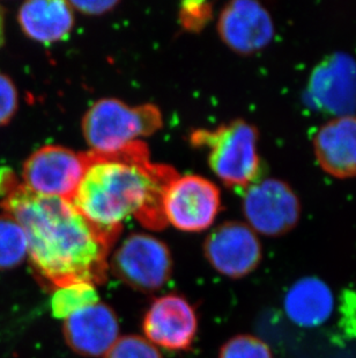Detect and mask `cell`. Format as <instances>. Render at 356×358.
Wrapping results in <instances>:
<instances>
[{
	"label": "cell",
	"mask_w": 356,
	"mask_h": 358,
	"mask_svg": "<svg viewBox=\"0 0 356 358\" xmlns=\"http://www.w3.org/2000/svg\"><path fill=\"white\" fill-rule=\"evenodd\" d=\"M0 199L3 213L24 229L31 267L47 290L105 283L119 232L89 223L68 199L33 193L8 167L0 169Z\"/></svg>",
	"instance_id": "obj_1"
},
{
	"label": "cell",
	"mask_w": 356,
	"mask_h": 358,
	"mask_svg": "<svg viewBox=\"0 0 356 358\" xmlns=\"http://www.w3.org/2000/svg\"><path fill=\"white\" fill-rule=\"evenodd\" d=\"M87 153V169L71 203L89 223L119 234L128 217L148 230H163L168 225L163 199L178 176L175 169L151 162L142 141L117 152Z\"/></svg>",
	"instance_id": "obj_2"
},
{
	"label": "cell",
	"mask_w": 356,
	"mask_h": 358,
	"mask_svg": "<svg viewBox=\"0 0 356 358\" xmlns=\"http://www.w3.org/2000/svg\"><path fill=\"white\" fill-rule=\"evenodd\" d=\"M259 132L246 120H234L215 129H197L190 143L209 151V169L227 188L244 190L260 180Z\"/></svg>",
	"instance_id": "obj_3"
},
{
	"label": "cell",
	"mask_w": 356,
	"mask_h": 358,
	"mask_svg": "<svg viewBox=\"0 0 356 358\" xmlns=\"http://www.w3.org/2000/svg\"><path fill=\"white\" fill-rule=\"evenodd\" d=\"M163 127L158 106H128L114 98L95 102L84 114L81 129L91 152L112 153Z\"/></svg>",
	"instance_id": "obj_4"
},
{
	"label": "cell",
	"mask_w": 356,
	"mask_h": 358,
	"mask_svg": "<svg viewBox=\"0 0 356 358\" xmlns=\"http://www.w3.org/2000/svg\"><path fill=\"white\" fill-rule=\"evenodd\" d=\"M109 267L118 280L132 289L154 292L172 278V257L162 240L135 232L114 250Z\"/></svg>",
	"instance_id": "obj_5"
},
{
	"label": "cell",
	"mask_w": 356,
	"mask_h": 358,
	"mask_svg": "<svg viewBox=\"0 0 356 358\" xmlns=\"http://www.w3.org/2000/svg\"><path fill=\"white\" fill-rule=\"evenodd\" d=\"M243 215L248 225L266 237H281L295 229L302 206L295 190L283 180L260 179L244 190Z\"/></svg>",
	"instance_id": "obj_6"
},
{
	"label": "cell",
	"mask_w": 356,
	"mask_h": 358,
	"mask_svg": "<svg viewBox=\"0 0 356 358\" xmlns=\"http://www.w3.org/2000/svg\"><path fill=\"white\" fill-rule=\"evenodd\" d=\"M87 166V152L45 145L24 162L21 182L33 193L71 202Z\"/></svg>",
	"instance_id": "obj_7"
},
{
	"label": "cell",
	"mask_w": 356,
	"mask_h": 358,
	"mask_svg": "<svg viewBox=\"0 0 356 358\" xmlns=\"http://www.w3.org/2000/svg\"><path fill=\"white\" fill-rule=\"evenodd\" d=\"M221 210L218 187L199 176H178L165 190L163 211L167 223L184 232H202L212 227Z\"/></svg>",
	"instance_id": "obj_8"
},
{
	"label": "cell",
	"mask_w": 356,
	"mask_h": 358,
	"mask_svg": "<svg viewBox=\"0 0 356 358\" xmlns=\"http://www.w3.org/2000/svg\"><path fill=\"white\" fill-rule=\"evenodd\" d=\"M308 101L333 117L356 115V62L336 52L315 66L306 86Z\"/></svg>",
	"instance_id": "obj_9"
},
{
	"label": "cell",
	"mask_w": 356,
	"mask_h": 358,
	"mask_svg": "<svg viewBox=\"0 0 356 358\" xmlns=\"http://www.w3.org/2000/svg\"><path fill=\"white\" fill-rule=\"evenodd\" d=\"M206 260L229 278H242L262 261V243L248 224L229 220L215 227L204 243Z\"/></svg>",
	"instance_id": "obj_10"
},
{
	"label": "cell",
	"mask_w": 356,
	"mask_h": 358,
	"mask_svg": "<svg viewBox=\"0 0 356 358\" xmlns=\"http://www.w3.org/2000/svg\"><path fill=\"white\" fill-rule=\"evenodd\" d=\"M218 34L222 42L241 56H251L269 47L276 26L272 15L255 0H234L218 17Z\"/></svg>",
	"instance_id": "obj_11"
},
{
	"label": "cell",
	"mask_w": 356,
	"mask_h": 358,
	"mask_svg": "<svg viewBox=\"0 0 356 358\" xmlns=\"http://www.w3.org/2000/svg\"><path fill=\"white\" fill-rule=\"evenodd\" d=\"M142 331L151 345L185 352L191 348L197 336L198 318L184 297L165 294L151 303L142 320Z\"/></svg>",
	"instance_id": "obj_12"
},
{
	"label": "cell",
	"mask_w": 356,
	"mask_h": 358,
	"mask_svg": "<svg viewBox=\"0 0 356 358\" xmlns=\"http://www.w3.org/2000/svg\"><path fill=\"white\" fill-rule=\"evenodd\" d=\"M63 335L77 355L100 357L119 338V321L109 305L98 301L65 319Z\"/></svg>",
	"instance_id": "obj_13"
},
{
	"label": "cell",
	"mask_w": 356,
	"mask_h": 358,
	"mask_svg": "<svg viewBox=\"0 0 356 358\" xmlns=\"http://www.w3.org/2000/svg\"><path fill=\"white\" fill-rule=\"evenodd\" d=\"M313 152L326 174L336 179L356 178V115L324 123L313 138Z\"/></svg>",
	"instance_id": "obj_14"
},
{
	"label": "cell",
	"mask_w": 356,
	"mask_h": 358,
	"mask_svg": "<svg viewBox=\"0 0 356 358\" xmlns=\"http://www.w3.org/2000/svg\"><path fill=\"white\" fill-rule=\"evenodd\" d=\"M17 21L24 35L40 43L64 40L74 27V10L64 0H31L22 3Z\"/></svg>",
	"instance_id": "obj_15"
},
{
	"label": "cell",
	"mask_w": 356,
	"mask_h": 358,
	"mask_svg": "<svg viewBox=\"0 0 356 358\" xmlns=\"http://www.w3.org/2000/svg\"><path fill=\"white\" fill-rule=\"evenodd\" d=\"M285 311L301 327H318L329 320L334 310V296L329 285L317 278H303L285 294Z\"/></svg>",
	"instance_id": "obj_16"
},
{
	"label": "cell",
	"mask_w": 356,
	"mask_h": 358,
	"mask_svg": "<svg viewBox=\"0 0 356 358\" xmlns=\"http://www.w3.org/2000/svg\"><path fill=\"white\" fill-rule=\"evenodd\" d=\"M28 257L24 229L13 217L0 213V271L19 267Z\"/></svg>",
	"instance_id": "obj_17"
},
{
	"label": "cell",
	"mask_w": 356,
	"mask_h": 358,
	"mask_svg": "<svg viewBox=\"0 0 356 358\" xmlns=\"http://www.w3.org/2000/svg\"><path fill=\"white\" fill-rule=\"evenodd\" d=\"M98 303L96 287L91 283H73L52 291L51 310L58 319H66L82 308Z\"/></svg>",
	"instance_id": "obj_18"
},
{
	"label": "cell",
	"mask_w": 356,
	"mask_h": 358,
	"mask_svg": "<svg viewBox=\"0 0 356 358\" xmlns=\"http://www.w3.org/2000/svg\"><path fill=\"white\" fill-rule=\"evenodd\" d=\"M218 358H273L265 342L251 335H236L222 345Z\"/></svg>",
	"instance_id": "obj_19"
},
{
	"label": "cell",
	"mask_w": 356,
	"mask_h": 358,
	"mask_svg": "<svg viewBox=\"0 0 356 358\" xmlns=\"http://www.w3.org/2000/svg\"><path fill=\"white\" fill-rule=\"evenodd\" d=\"M105 358H163L154 345L139 335L118 338Z\"/></svg>",
	"instance_id": "obj_20"
},
{
	"label": "cell",
	"mask_w": 356,
	"mask_h": 358,
	"mask_svg": "<svg viewBox=\"0 0 356 358\" xmlns=\"http://www.w3.org/2000/svg\"><path fill=\"white\" fill-rule=\"evenodd\" d=\"M179 22L186 31H202L213 17L212 3L206 1H185L179 10Z\"/></svg>",
	"instance_id": "obj_21"
},
{
	"label": "cell",
	"mask_w": 356,
	"mask_h": 358,
	"mask_svg": "<svg viewBox=\"0 0 356 358\" xmlns=\"http://www.w3.org/2000/svg\"><path fill=\"white\" fill-rule=\"evenodd\" d=\"M19 107L17 90L13 80L0 72V127L8 124Z\"/></svg>",
	"instance_id": "obj_22"
},
{
	"label": "cell",
	"mask_w": 356,
	"mask_h": 358,
	"mask_svg": "<svg viewBox=\"0 0 356 358\" xmlns=\"http://www.w3.org/2000/svg\"><path fill=\"white\" fill-rule=\"evenodd\" d=\"M73 10H77L82 14L87 15H102L114 10L117 6V0H95V1H68Z\"/></svg>",
	"instance_id": "obj_23"
},
{
	"label": "cell",
	"mask_w": 356,
	"mask_h": 358,
	"mask_svg": "<svg viewBox=\"0 0 356 358\" xmlns=\"http://www.w3.org/2000/svg\"><path fill=\"white\" fill-rule=\"evenodd\" d=\"M5 41V10L0 5V48L3 45Z\"/></svg>",
	"instance_id": "obj_24"
}]
</instances>
